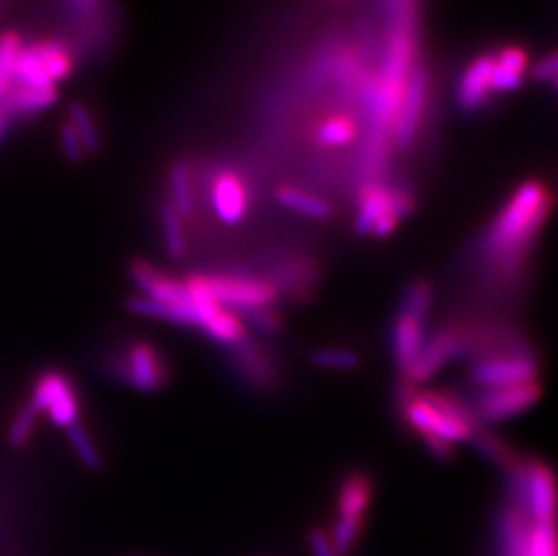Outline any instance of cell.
Returning <instances> with one entry per match:
<instances>
[{
    "label": "cell",
    "instance_id": "cell-14",
    "mask_svg": "<svg viewBox=\"0 0 558 556\" xmlns=\"http://www.w3.org/2000/svg\"><path fill=\"white\" fill-rule=\"evenodd\" d=\"M212 204L215 214L226 224L242 221L248 210V190L239 174L221 170L212 181Z\"/></svg>",
    "mask_w": 558,
    "mask_h": 556
},
{
    "label": "cell",
    "instance_id": "cell-12",
    "mask_svg": "<svg viewBox=\"0 0 558 556\" xmlns=\"http://www.w3.org/2000/svg\"><path fill=\"white\" fill-rule=\"evenodd\" d=\"M232 365L241 381L261 392L273 389L279 381L275 363L268 351H264L259 343L244 338L232 347Z\"/></svg>",
    "mask_w": 558,
    "mask_h": 556
},
{
    "label": "cell",
    "instance_id": "cell-25",
    "mask_svg": "<svg viewBox=\"0 0 558 556\" xmlns=\"http://www.w3.org/2000/svg\"><path fill=\"white\" fill-rule=\"evenodd\" d=\"M470 439L474 441L477 452H481L488 461L499 464L501 468L513 470L517 464L521 463L508 443H504L503 439L493 436V434L486 432L483 428H477L474 436L470 437Z\"/></svg>",
    "mask_w": 558,
    "mask_h": 556
},
{
    "label": "cell",
    "instance_id": "cell-32",
    "mask_svg": "<svg viewBox=\"0 0 558 556\" xmlns=\"http://www.w3.org/2000/svg\"><path fill=\"white\" fill-rule=\"evenodd\" d=\"M38 417L40 416L29 403L19 408V412L11 419L10 434H8L11 445L17 448L28 445L29 439L35 434Z\"/></svg>",
    "mask_w": 558,
    "mask_h": 556
},
{
    "label": "cell",
    "instance_id": "cell-16",
    "mask_svg": "<svg viewBox=\"0 0 558 556\" xmlns=\"http://www.w3.org/2000/svg\"><path fill=\"white\" fill-rule=\"evenodd\" d=\"M389 212L398 215L392 204L391 188H385L378 183H367L358 197V214L354 219V230L358 235H371L374 224Z\"/></svg>",
    "mask_w": 558,
    "mask_h": 556
},
{
    "label": "cell",
    "instance_id": "cell-28",
    "mask_svg": "<svg viewBox=\"0 0 558 556\" xmlns=\"http://www.w3.org/2000/svg\"><path fill=\"white\" fill-rule=\"evenodd\" d=\"M78 138L84 145L85 152H96L100 149V132L94 123L93 114L85 109L84 105H73L69 111V121H67Z\"/></svg>",
    "mask_w": 558,
    "mask_h": 556
},
{
    "label": "cell",
    "instance_id": "cell-33",
    "mask_svg": "<svg viewBox=\"0 0 558 556\" xmlns=\"http://www.w3.org/2000/svg\"><path fill=\"white\" fill-rule=\"evenodd\" d=\"M363 524L365 519H347V517L338 519L333 538H329L336 555H347L356 546V540L362 535Z\"/></svg>",
    "mask_w": 558,
    "mask_h": 556
},
{
    "label": "cell",
    "instance_id": "cell-9",
    "mask_svg": "<svg viewBox=\"0 0 558 556\" xmlns=\"http://www.w3.org/2000/svg\"><path fill=\"white\" fill-rule=\"evenodd\" d=\"M517 493L528 506L535 522L553 524L555 517V479L540 461L519 463L512 470Z\"/></svg>",
    "mask_w": 558,
    "mask_h": 556
},
{
    "label": "cell",
    "instance_id": "cell-26",
    "mask_svg": "<svg viewBox=\"0 0 558 556\" xmlns=\"http://www.w3.org/2000/svg\"><path fill=\"white\" fill-rule=\"evenodd\" d=\"M20 49L22 44L17 35L4 33L0 37V100L10 93L15 82V65L19 60Z\"/></svg>",
    "mask_w": 558,
    "mask_h": 556
},
{
    "label": "cell",
    "instance_id": "cell-3",
    "mask_svg": "<svg viewBox=\"0 0 558 556\" xmlns=\"http://www.w3.org/2000/svg\"><path fill=\"white\" fill-rule=\"evenodd\" d=\"M114 378L141 392H156L170 381L167 354L150 340L125 343L111 358Z\"/></svg>",
    "mask_w": 558,
    "mask_h": 556
},
{
    "label": "cell",
    "instance_id": "cell-36",
    "mask_svg": "<svg viewBox=\"0 0 558 556\" xmlns=\"http://www.w3.org/2000/svg\"><path fill=\"white\" fill-rule=\"evenodd\" d=\"M60 143H62V150H64V154H66V158L69 161H75L76 163V161L84 158V145H82L78 134H76L69 123H66L62 130H60Z\"/></svg>",
    "mask_w": 558,
    "mask_h": 556
},
{
    "label": "cell",
    "instance_id": "cell-15",
    "mask_svg": "<svg viewBox=\"0 0 558 556\" xmlns=\"http://www.w3.org/2000/svg\"><path fill=\"white\" fill-rule=\"evenodd\" d=\"M493 65V56L483 55L466 67L457 87V100L463 109L474 111L486 102L492 93Z\"/></svg>",
    "mask_w": 558,
    "mask_h": 556
},
{
    "label": "cell",
    "instance_id": "cell-41",
    "mask_svg": "<svg viewBox=\"0 0 558 556\" xmlns=\"http://www.w3.org/2000/svg\"><path fill=\"white\" fill-rule=\"evenodd\" d=\"M2 134H4V111L0 109V139H2Z\"/></svg>",
    "mask_w": 558,
    "mask_h": 556
},
{
    "label": "cell",
    "instance_id": "cell-38",
    "mask_svg": "<svg viewBox=\"0 0 558 556\" xmlns=\"http://www.w3.org/2000/svg\"><path fill=\"white\" fill-rule=\"evenodd\" d=\"M309 544H311V549H313L315 556H338L333 546H331V540H329L326 533L320 531V529L311 533Z\"/></svg>",
    "mask_w": 558,
    "mask_h": 556
},
{
    "label": "cell",
    "instance_id": "cell-20",
    "mask_svg": "<svg viewBox=\"0 0 558 556\" xmlns=\"http://www.w3.org/2000/svg\"><path fill=\"white\" fill-rule=\"evenodd\" d=\"M277 199L282 206L289 210H295L298 214L315 217V219H331L335 210L333 206L320 199L317 195L307 194L304 190H298L293 186H280L277 190Z\"/></svg>",
    "mask_w": 558,
    "mask_h": 556
},
{
    "label": "cell",
    "instance_id": "cell-5",
    "mask_svg": "<svg viewBox=\"0 0 558 556\" xmlns=\"http://www.w3.org/2000/svg\"><path fill=\"white\" fill-rule=\"evenodd\" d=\"M477 342H481V336L472 333V329L465 325L450 324L441 327L425 340L416 362L412 363L405 374V381L416 385L430 380L448 362L470 353Z\"/></svg>",
    "mask_w": 558,
    "mask_h": 556
},
{
    "label": "cell",
    "instance_id": "cell-6",
    "mask_svg": "<svg viewBox=\"0 0 558 556\" xmlns=\"http://www.w3.org/2000/svg\"><path fill=\"white\" fill-rule=\"evenodd\" d=\"M539 362L524 345H513L506 353H490L474 363L470 378L483 389L519 385L537 380Z\"/></svg>",
    "mask_w": 558,
    "mask_h": 556
},
{
    "label": "cell",
    "instance_id": "cell-10",
    "mask_svg": "<svg viewBox=\"0 0 558 556\" xmlns=\"http://www.w3.org/2000/svg\"><path fill=\"white\" fill-rule=\"evenodd\" d=\"M131 278L140 289V297L170 307H194L185 282L168 275L167 271L152 266L147 260H134L131 264Z\"/></svg>",
    "mask_w": 558,
    "mask_h": 556
},
{
    "label": "cell",
    "instance_id": "cell-24",
    "mask_svg": "<svg viewBox=\"0 0 558 556\" xmlns=\"http://www.w3.org/2000/svg\"><path fill=\"white\" fill-rule=\"evenodd\" d=\"M161 233H163L167 253L172 259L181 260L186 257L188 242H186L185 223L172 208V204H165L161 210Z\"/></svg>",
    "mask_w": 558,
    "mask_h": 556
},
{
    "label": "cell",
    "instance_id": "cell-31",
    "mask_svg": "<svg viewBox=\"0 0 558 556\" xmlns=\"http://www.w3.org/2000/svg\"><path fill=\"white\" fill-rule=\"evenodd\" d=\"M526 556H557L553 524L535 522L526 533Z\"/></svg>",
    "mask_w": 558,
    "mask_h": 556
},
{
    "label": "cell",
    "instance_id": "cell-2",
    "mask_svg": "<svg viewBox=\"0 0 558 556\" xmlns=\"http://www.w3.org/2000/svg\"><path fill=\"white\" fill-rule=\"evenodd\" d=\"M410 62H412V35L409 22L401 20L392 33L387 62L382 75L372 85L371 107L374 139L367 165L374 168L380 165L383 156V141L394 129V121L400 109L401 96L409 82Z\"/></svg>",
    "mask_w": 558,
    "mask_h": 556
},
{
    "label": "cell",
    "instance_id": "cell-21",
    "mask_svg": "<svg viewBox=\"0 0 558 556\" xmlns=\"http://www.w3.org/2000/svg\"><path fill=\"white\" fill-rule=\"evenodd\" d=\"M13 85L55 87L47 76L46 67H44L42 56L38 51V44L20 49L19 60L15 65V82H13Z\"/></svg>",
    "mask_w": 558,
    "mask_h": 556
},
{
    "label": "cell",
    "instance_id": "cell-18",
    "mask_svg": "<svg viewBox=\"0 0 558 556\" xmlns=\"http://www.w3.org/2000/svg\"><path fill=\"white\" fill-rule=\"evenodd\" d=\"M275 277L291 297H307L313 293L318 278L317 264L309 257H291L280 264Z\"/></svg>",
    "mask_w": 558,
    "mask_h": 556
},
{
    "label": "cell",
    "instance_id": "cell-23",
    "mask_svg": "<svg viewBox=\"0 0 558 556\" xmlns=\"http://www.w3.org/2000/svg\"><path fill=\"white\" fill-rule=\"evenodd\" d=\"M358 134V127L351 116L333 114L322 123H318L315 139L324 147H345L353 143Z\"/></svg>",
    "mask_w": 558,
    "mask_h": 556
},
{
    "label": "cell",
    "instance_id": "cell-40",
    "mask_svg": "<svg viewBox=\"0 0 558 556\" xmlns=\"http://www.w3.org/2000/svg\"><path fill=\"white\" fill-rule=\"evenodd\" d=\"M69 4L75 8L76 13L89 17V15H94L96 10H98L100 0H69Z\"/></svg>",
    "mask_w": 558,
    "mask_h": 556
},
{
    "label": "cell",
    "instance_id": "cell-4",
    "mask_svg": "<svg viewBox=\"0 0 558 556\" xmlns=\"http://www.w3.org/2000/svg\"><path fill=\"white\" fill-rule=\"evenodd\" d=\"M28 403L38 416H46L55 427L69 430L80 423L82 398L67 372L49 369L38 374Z\"/></svg>",
    "mask_w": 558,
    "mask_h": 556
},
{
    "label": "cell",
    "instance_id": "cell-17",
    "mask_svg": "<svg viewBox=\"0 0 558 556\" xmlns=\"http://www.w3.org/2000/svg\"><path fill=\"white\" fill-rule=\"evenodd\" d=\"M374 484L365 472L349 473L338 490V513L347 519H363L372 501Z\"/></svg>",
    "mask_w": 558,
    "mask_h": 556
},
{
    "label": "cell",
    "instance_id": "cell-11",
    "mask_svg": "<svg viewBox=\"0 0 558 556\" xmlns=\"http://www.w3.org/2000/svg\"><path fill=\"white\" fill-rule=\"evenodd\" d=\"M428 96V75L423 67L414 69L409 76L405 93L401 96L400 109L394 121V139L401 149L412 145L419 129V123L425 112Z\"/></svg>",
    "mask_w": 558,
    "mask_h": 556
},
{
    "label": "cell",
    "instance_id": "cell-37",
    "mask_svg": "<svg viewBox=\"0 0 558 556\" xmlns=\"http://www.w3.org/2000/svg\"><path fill=\"white\" fill-rule=\"evenodd\" d=\"M423 439V443L427 445L430 454L436 455L441 461H450L454 459L456 455V450H454V445L448 443L445 439H441L438 436H432V434H425V436H419Z\"/></svg>",
    "mask_w": 558,
    "mask_h": 556
},
{
    "label": "cell",
    "instance_id": "cell-29",
    "mask_svg": "<svg viewBox=\"0 0 558 556\" xmlns=\"http://www.w3.org/2000/svg\"><path fill=\"white\" fill-rule=\"evenodd\" d=\"M311 362L322 369H335V371H354L360 367L358 354L342 347L315 349L311 353Z\"/></svg>",
    "mask_w": 558,
    "mask_h": 556
},
{
    "label": "cell",
    "instance_id": "cell-34",
    "mask_svg": "<svg viewBox=\"0 0 558 556\" xmlns=\"http://www.w3.org/2000/svg\"><path fill=\"white\" fill-rule=\"evenodd\" d=\"M242 313L246 316L248 324H252L262 334H277L284 324L279 311L271 306L255 307Z\"/></svg>",
    "mask_w": 558,
    "mask_h": 556
},
{
    "label": "cell",
    "instance_id": "cell-39",
    "mask_svg": "<svg viewBox=\"0 0 558 556\" xmlns=\"http://www.w3.org/2000/svg\"><path fill=\"white\" fill-rule=\"evenodd\" d=\"M535 76L540 82H553L557 76V55L551 53L548 58H544L537 69H535Z\"/></svg>",
    "mask_w": 558,
    "mask_h": 556
},
{
    "label": "cell",
    "instance_id": "cell-7",
    "mask_svg": "<svg viewBox=\"0 0 558 556\" xmlns=\"http://www.w3.org/2000/svg\"><path fill=\"white\" fill-rule=\"evenodd\" d=\"M203 278L210 297L223 307L248 311L255 307L271 306L279 295L277 288L266 280L237 275H203Z\"/></svg>",
    "mask_w": 558,
    "mask_h": 556
},
{
    "label": "cell",
    "instance_id": "cell-35",
    "mask_svg": "<svg viewBox=\"0 0 558 556\" xmlns=\"http://www.w3.org/2000/svg\"><path fill=\"white\" fill-rule=\"evenodd\" d=\"M495 64L501 65L504 69H510L513 73L524 75L526 67H528V55L521 47L510 46L504 47L503 51L497 56H493Z\"/></svg>",
    "mask_w": 558,
    "mask_h": 556
},
{
    "label": "cell",
    "instance_id": "cell-1",
    "mask_svg": "<svg viewBox=\"0 0 558 556\" xmlns=\"http://www.w3.org/2000/svg\"><path fill=\"white\" fill-rule=\"evenodd\" d=\"M551 208L548 188L528 181L504 204L484 237L483 255L495 271H512L539 235Z\"/></svg>",
    "mask_w": 558,
    "mask_h": 556
},
{
    "label": "cell",
    "instance_id": "cell-19",
    "mask_svg": "<svg viewBox=\"0 0 558 556\" xmlns=\"http://www.w3.org/2000/svg\"><path fill=\"white\" fill-rule=\"evenodd\" d=\"M56 102L55 87H22L13 85L10 93L0 100V109L15 114H37Z\"/></svg>",
    "mask_w": 558,
    "mask_h": 556
},
{
    "label": "cell",
    "instance_id": "cell-13",
    "mask_svg": "<svg viewBox=\"0 0 558 556\" xmlns=\"http://www.w3.org/2000/svg\"><path fill=\"white\" fill-rule=\"evenodd\" d=\"M428 318L400 309L391 329V351L394 365L405 376L425 343Z\"/></svg>",
    "mask_w": 558,
    "mask_h": 556
},
{
    "label": "cell",
    "instance_id": "cell-27",
    "mask_svg": "<svg viewBox=\"0 0 558 556\" xmlns=\"http://www.w3.org/2000/svg\"><path fill=\"white\" fill-rule=\"evenodd\" d=\"M38 51L42 56V62H44L51 84L56 85L58 82L66 80L71 73V64H73L66 47L58 42H40Z\"/></svg>",
    "mask_w": 558,
    "mask_h": 556
},
{
    "label": "cell",
    "instance_id": "cell-8",
    "mask_svg": "<svg viewBox=\"0 0 558 556\" xmlns=\"http://www.w3.org/2000/svg\"><path fill=\"white\" fill-rule=\"evenodd\" d=\"M542 396L539 380L484 389L475 399V417L479 423H501L504 419L519 416L533 407Z\"/></svg>",
    "mask_w": 558,
    "mask_h": 556
},
{
    "label": "cell",
    "instance_id": "cell-30",
    "mask_svg": "<svg viewBox=\"0 0 558 556\" xmlns=\"http://www.w3.org/2000/svg\"><path fill=\"white\" fill-rule=\"evenodd\" d=\"M67 434H69V441H71L75 454L80 457V461L87 468H100L102 466V454L94 443L93 436L87 432V428L82 423H76L75 427L69 428Z\"/></svg>",
    "mask_w": 558,
    "mask_h": 556
},
{
    "label": "cell",
    "instance_id": "cell-22",
    "mask_svg": "<svg viewBox=\"0 0 558 556\" xmlns=\"http://www.w3.org/2000/svg\"><path fill=\"white\" fill-rule=\"evenodd\" d=\"M170 192H172V208L181 219H190L194 214V188L192 174L185 161H177L170 168Z\"/></svg>",
    "mask_w": 558,
    "mask_h": 556
}]
</instances>
